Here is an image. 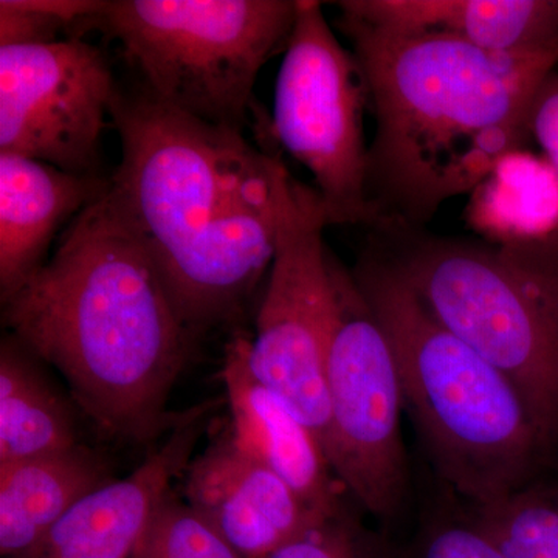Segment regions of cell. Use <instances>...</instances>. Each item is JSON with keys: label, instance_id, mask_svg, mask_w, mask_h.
Here are the masks:
<instances>
[{"label": "cell", "instance_id": "cell-15", "mask_svg": "<svg viewBox=\"0 0 558 558\" xmlns=\"http://www.w3.org/2000/svg\"><path fill=\"white\" fill-rule=\"evenodd\" d=\"M341 16L400 33H444L499 53L558 39V0H344Z\"/></svg>", "mask_w": 558, "mask_h": 558}, {"label": "cell", "instance_id": "cell-2", "mask_svg": "<svg viewBox=\"0 0 558 558\" xmlns=\"http://www.w3.org/2000/svg\"><path fill=\"white\" fill-rule=\"evenodd\" d=\"M121 160L110 185L193 336L236 317L277 252L282 160L244 132L117 90Z\"/></svg>", "mask_w": 558, "mask_h": 558}, {"label": "cell", "instance_id": "cell-14", "mask_svg": "<svg viewBox=\"0 0 558 558\" xmlns=\"http://www.w3.org/2000/svg\"><path fill=\"white\" fill-rule=\"evenodd\" d=\"M81 175L0 153V295L9 299L46 266L51 242L108 189Z\"/></svg>", "mask_w": 558, "mask_h": 558}, {"label": "cell", "instance_id": "cell-5", "mask_svg": "<svg viewBox=\"0 0 558 558\" xmlns=\"http://www.w3.org/2000/svg\"><path fill=\"white\" fill-rule=\"evenodd\" d=\"M368 250L433 318L497 366L558 444V233L526 244L371 229Z\"/></svg>", "mask_w": 558, "mask_h": 558}, {"label": "cell", "instance_id": "cell-16", "mask_svg": "<svg viewBox=\"0 0 558 558\" xmlns=\"http://www.w3.org/2000/svg\"><path fill=\"white\" fill-rule=\"evenodd\" d=\"M100 459L83 446L0 464V554L24 556L81 499L110 483Z\"/></svg>", "mask_w": 558, "mask_h": 558}, {"label": "cell", "instance_id": "cell-8", "mask_svg": "<svg viewBox=\"0 0 558 558\" xmlns=\"http://www.w3.org/2000/svg\"><path fill=\"white\" fill-rule=\"evenodd\" d=\"M336 278L339 311L326 365L325 453L355 505L392 523L410 497L398 363L352 271L336 264Z\"/></svg>", "mask_w": 558, "mask_h": 558}, {"label": "cell", "instance_id": "cell-17", "mask_svg": "<svg viewBox=\"0 0 558 558\" xmlns=\"http://www.w3.org/2000/svg\"><path fill=\"white\" fill-rule=\"evenodd\" d=\"M464 220L476 238L517 245L558 233V172L543 154L510 150L469 194Z\"/></svg>", "mask_w": 558, "mask_h": 558}, {"label": "cell", "instance_id": "cell-11", "mask_svg": "<svg viewBox=\"0 0 558 558\" xmlns=\"http://www.w3.org/2000/svg\"><path fill=\"white\" fill-rule=\"evenodd\" d=\"M182 498L242 558H269L322 519L289 484L226 436L183 473ZM329 515V513H328Z\"/></svg>", "mask_w": 558, "mask_h": 558}, {"label": "cell", "instance_id": "cell-22", "mask_svg": "<svg viewBox=\"0 0 558 558\" xmlns=\"http://www.w3.org/2000/svg\"><path fill=\"white\" fill-rule=\"evenodd\" d=\"M102 5L105 0H2L0 47L57 43L61 31L80 28Z\"/></svg>", "mask_w": 558, "mask_h": 558}, {"label": "cell", "instance_id": "cell-10", "mask_svg": "<svg viewBox=\"0 0 558 558\" xmlns=\"http://www.w3.org/2000/svg\"><path fill=\"white\" fill-rule=\"evenodd\" d=\"M117 86L105 54L80 38L0 47V153L100 175Z\"/></svg>", "mask_w": 558, "mask_h": 558}, {"label": "cell", "instance_id": "cell-13", "mask_svg": "<svg viewBox=\"0 0 558 558\" xmlns=\"http://www.w3.org/2000/svg\"><path fill=\"white\" fill-rule=\"evenodd\" d=\"M222 380L233 442L277 473L314 512L328 515L341 508L347 492L333 475L322 442L278 396L253 376L244 336L234 337L227 344Z\"/></svg>", "mask_w": 558, "mask_h": 558}, {"label": "cell", "instance_id": "cell-24", "mask_svg": "<svg viewBox=\"0 0 558 558\" xmlns=\"http://www.w3.org/2000/svg\"><path fill=\"white\" fill-rule=\"evenodd\" d=\"M532 140L558 172V73L553 72L535 95L531 112Z\"/></svg>", "mask_w": 558, "mask_h": 558}, {"label": "cell", "instance_id": "cell-23", "mask_svg": "<svg viewBox=\"0 0 558 558\" xmlns=\"http://www.w3.org/2000/svg\"><path fill=\"white\" fill-rule=\"evenodd\" d=\"M399 558H506L486 532L451 499L447 508L429 512L405 545Z\"/></svg>", "mask_w": 558, "mask_h": 558}, {"label": "cell", "instance_id": "cell-1", "mask_svg": "<svg viewBox=\"0 0 558 558\" xmlns=\"http://www.w3.org/2000/svg\"><path fill=\"white\" fill-rule=\"evenodd\" d=\"M2 306L10 336L64 377L102 435L146 444L185 416L168 402L194 336L110 175Z\"/></svg>", "mask_w": 558, "mask_h": 558}, {"label": "cell", "instance_id": "cell-21", "mask_svg": "<svg viewBox=\"0 0 558 558\" xmlns=\"http://www.w3.org/2000/svg\"><path fill=\"white\" fill-rule=\"evenodd\" d=\"M269 558H399V545L366 527L344 502Z\"/></svg>", "mask_w": 558, "mask_h": 558}, {"label": "cell", "instance_id": "cell-18", "mask_svg": "<svg viewBox=\"0 0 558 558\" xmlns=\"http://www.w3.org/2000/svg\"><path fill=\"white\" fill-rule=\"evenodd\" d=\"M44 363L9 336L0 344V464L80 446L75 418Z\"/></svg>", "mask_w": 558, "mask_h": 558}, {"label": "cell", "instance_id": "cell-19", "mask_svg": "<svg viewBox=\"0 0 558 558\" xmlns=\"http://www.w3.org/2000/svg\"><path fill=\"white\" fill-rule=\"evenodd\" d=\"M459 506L506 558H558V481L538 475L490 505Z\"/></svg>", "mask_w": 558, "mask_h": 558}, {"label": "cell", "instance_id": "cell-9", "mask_svg": "<svg viewBox=\"0 0 558 558\" xmlns=\"http://www.w3.org/2000/svg\"><path fill=\"white\" fill-rule=\"evenodd\" d=\"M366 102L359 62L329 27L322 3L296 0L275 84L270 132L311 172L329 226H371Z\"/></svg>", "mask_w": 558, "mask_h": 558}, {"label": "cell", "instance_id": "cell-4", "mask_svg": "<svg viewBox=\"0 0 558 558\" xmlns=\"http://www.w3.org/2000/svg\"><path fill=\"white\" fill-rule=\"evenodd\" d=\"M398 363L403 409L451 499L484 506L537 478L550 454L519 388L440 326L366 248L352 270Z\"/></svg>", "mask_w": 558, "mask_h": 558}, {"label": "cell", "instance_id": "cell-6", "mask_svg": "<svg viewBox=\"0 0 558 558\" xmlns=\"http://www.w3.org/2000/svg\"><path fill=\"white\" fill-rule=\"evenodd\" d=\"M295 17L296 0H106L81 27L120 43L154 100L244 132L260 69L284 53Z\"/></svg>", "mask_w": 558, "mask_h": 558}, {"label": "cell", "instance_id": "cell-20", "mask_svg": "<svg viewBox=\"0 0 558 558\" xmlns=\"http://www.w3.org/2000/svg\"><path fill=\"white\" fill-rule=\"evenodd\" d=\"M131 558H242L172 488L157 502Z\"/></svg>", "mask_w": 558, "mask_h": 558}, {"label": "cell", "instance_id": "cell-3", "mask_svg": "<svg viewBox=\"0 0 558 558\" xmlns=\"http://www.w3.org/2000/svg\"><path fill=\"white\" fill-rule=\"evenodd\" d=\"M365 80L371 229H425L532 140L535 95L558 64V39L499 53L444 33H400L340 16Z\"/></svg>", "mask_w": 558, "mask_h": 558}, {"label": "cell", "instance_id": "cell-7", "mask_svg": "<svg viewBox=\"0 0 558 558\" xmlns=\"http://www.w3.org/2000/svg\"><path fill=\"white\" fill-rule=\"evenodd\" d=\"M328 226L317 191L290 175L255 332L245 337L253 376L315 433L323 449L329 418L326 365L339 311L337 263L323 240Z\"/></svg>", "mask_w": 558, "mask_h": 558}, {"label": "cell", "instance_id": "cell-12", "mask_svg": "<svg viewBox=\"0 0 558 558\" xmlns=\"http://www.w3.org/2000/svg\"><path fill=\"white\" fill-rule=\"evenodd\" d=\"M207 407L190 410L163 446L126 478L92 492L17 558H131L157 502L183 476L205 428Z\"/></svg>", "mask_w": 558, "mask_h": 558}]
</instances>
